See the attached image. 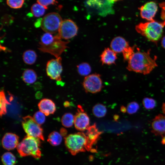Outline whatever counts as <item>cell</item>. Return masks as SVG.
Instances as JSON below:
<instances>
[{
  "label": "cell",
  "mask_w": 165,
  "mask_h": 165,
  "mask_svg": "<svg viewBox=\"0 0 165 165\" xmlns=\"http://www.w3.org/2000/svg\"><path fill=\"white\" fill-rule=\"evenodd\" d=\"M127 69L144 75L150 73L157 66L154 59L150 56V51L134 52L128 61Z\"/></svg>",
  "instance_id": "cell-1"
},
{
  "label": "cell",
  "mask_w": 165,
  "mask_h": 165,
  "mask_svg": "<svg viewBox=\"0 0 165 165\" xmlns=\"http://www.w3.org/2000/svg\"><path fill=\"white\" fill-rule=\"evenodd\" d=\"M165 26V20L162 22L154 20L140 23L136 26L135 29L150 41L157 42L162 36Z\"/></svg>",
  "instance_id": "cell-2"
},
{
  "label": "cell",
  "mask_w": 165,
  "mask_h": 165,
  "mask_svg": "<svg viewBox=\"0 0 165 165\" xmlns=\"http://www.w3.org/2000/svg\"><path fill=\"white\" fill-rule=\"evenodd\" d=\"M40 146V139L27 135L19 143L17 150L21 156H30L38 159L41 156Z\"/></svg>",
  "instance_id": "cell-3"
},
{
  "label": "cell",
  "mask_w": 165,
  "mask_h": 165,
  "mask_svg": "<svg viewBox=\"0 0 165 165\" xmlns=\"http://www.w3.org/2000/svg\"><path fill=\"white\" fill-rule=\"evenodd\" d=\"M65 146L73 155L88 150V141L82 132L71 134L64 138Z\"/></svg>",
  "instance_id": "cell-4"
},
{
  "label": "cell",
  "mask_w": 165,
  "mask_h": 165,
  "mask_svg": "<svg viewBox=\"0 0 165 165\" xmlns=\"http://www.w3.org/2000/svg\"><path fill=\"white\" fill-rule=\"evenodd\" d=\"M62 21L59 14L55 12L50 13L41 19L40 26L46 32L55 34L58 32Z\"/></svg>",
  "instance_id": "cell-5"
},
{
  "label": "cell",
  "mask_w": 165,
  "mask_h": 165,
  "mask_svg": "<svg viewBox=\"0 0 165 165\" xmlns=\"http://www.w3.org/2000/svg\"><path fill=\"white\" fill-rule=\"evenodd\" d=\"M22 126L25 133L29 136L44 140L43 129L35 121L33 117L27 116L23 118Z\"/></svg>",
  "instance_id": "cell-6"
},
{
  "label": "cell",
  "mask_w": 165,
  "mask_h": 165,
  "mask_svg": "<svg viewBox=\"0 0 165 165\" xmlns=\"http://www.w3.org/2000/svg\"><path fill=\"white\" fill-rule=\"evenodd\" d=\"M54 37V41L50 44L46 46L39 45L38 49L42 52L49 53L57 58L66 49L68 42L62 41L57 34Z\"/></svg>",
  "instance_id": "cell-7"
},
{
  "label": "cell",
  "mask_w": 165,
  "mask_h": 165,
  "mask_svg": "<svg viewBox=\"0 0 165 165\" xmlns=\"http://www.w3.org/2000/svg\"><path fill=\"white\" fill-rule=\"evenodd\" d=\"M83 86L86 92L96 93L100 92L103 87L101 75L94 73L86 76L84 79Z\"/></svg>",
  "instance_id": "cell-8"
},
{
  "label": "cell",
  "mask_w": 165,
  "mask_h": 165,
  "mask_svg": "<svg viewBox=\"0 0 165 165\" xmlns=\"http://www.w3.org/2000/svg\"><path fill=\"white\" fill-rule=\"evenodd\" d=\"M78 30V27L73 21L65 19L63 20L57 34L61 39H68L76 35Z\"/></svg>",
  "instance_id": "cell-9"
},
{
  "label": "cell",
  "mask_w": 165,
  "mask_h": 165,
  "mask_svg": "<svg viewBox=\"0 0 165 165\" xmlns=\"http://www.w3.org/2000/svg\"><path fill=\"white\" fill-rule=\"evenodd\" d=\"M46 69L47 75L50 79L61 81V74L63 70L61 57H60L48 61Z\"/></svg>",
  "instance_id": "cell-10"
},
{
  "label": "cell",
  "mask_w": 165,
  "mask_h": 165,
  "mask_svg": "<svg viewBox=\"0 0 165 165\" xmlns=\"http://www.w3.org/2000/svg\"><path fill=\"white\" fill-rule=\"evenodd\" d=\"M77 108V111L74 116L75 127L78 130L84 131L90 126V118L81 105H78Z\"/></svg>",
  "instance_id": "cell-11"
},
{
  "label": "cell",
  "mask_w": 165,
  "mask_h": 165,
  "mask_svg": "<svg viewBox=\"0 0 165 165\" xmlns=\"http://www.w3.org/2000/svg\"><path fill=\"white\" fill-rule=\"evenodd\" d=\"M151 130L156 136L165 135V115L159 114L156 116L152 121Z\"/></svg>",
  "instance_id": "cell-12"
},
{
  "label": "cell",
  "mask_w": 165,
  "mask_h": 165,
  "mask_svg": "<svg viewBox=\"0 0 165 165\" xmlns=\"http://www.w3.org/2000/svg\"><path fill=\"white\" fill-rule=\"evenodd\" d=\"M141 17L149 21L154 20L153 18L157 12L158 6L156 3L153 1L147 2L140 8Z\"/></svg>",
  "instance_id": "cell-13"
},
{
  "label": "cell",
  "mask_w": 165,
  "mask_h": 165,
  "mask_svg": "<svg viewBox=\"0 0 165 165\" xmlns=\"http://www.w3.org/2000/svg\"><path fill=\"white\" fill-rule=\"evenodd\" d=\"M102 133L98 130L96 123L88 128L85 133L88 141V151L93 150V146L97 142Z\"/></svg>",
  "instance_id": "cell-14"
},
{
  "label": "cell",
  "mask_w": 165,
  "mask_h": 165,
  "mask_svg": "<svg viewBox=\"0 0 165 165\" xmlns=\"http://www.w3.org/2000/svg\"><path fill=\"white\" fill-rule=\"evenodd\" d=\"M19 137L16 134L7 133L3 136L2 144L3 148L8 150L13 149L19 144Z\"/></svg>",
  "instance_id": "cell-15"
},
{
  "label": "cell",
  "mask_w": 165,
  "mask_h": 165,
  "mask_svg": "<svg viewBox=\"0 0 165 165\" xmlns=\"http://www.w3.org/2000/svg\"><path fill=\"white\" fill-rule=\"evenodd\" d=\"M38 106L40 111L46 116L54 114L56 110L54 103L49 99H42L38 103Z\"/></svg>",
  "instance_id": "cell-16"
},
{
  "label": "cell",
  "mask_w": 165,
  "mask_h": 165,
  "mask_svg": "<svg viewBox=\"0 0 165 165\" xmlns=\"http://www.w3.org/2000/svg\"><path fill=\"white\" fill-rule=\"evenodd\" d=\"M129 46L128 42L124 38L120 36L114 38L110 44L112 50L116 53H122Z\"/></svg>",
  "instance_id": "cell-17"
},
{
  "label": "cell",
  "mask_w": 165,
  "mask_h": 165,
  "mask_svg": "<svg viewBox=\"0 0 165 165\" xmlns=\"http://www.w3.org/2000/svg\"><path fill=\"white\" fill-rule=\"evenodd\" d=\"M100 57L102 64L108 65L115 64L117 58L116 53L109 48L105 49Z\"/></svg>",
  "instance_id": "cell-18"
},
{
  "label": "cell",
  "mask_w": 165,
  "mask_h": 165,
  "mask_svg": "<svg viewBox=\"0 0 165 165\" xmlns=\"http://www.w3.org/2000/svg\"><path fill=\"white\" fill-rule=\"evenodd\" d=\"M22 78L25 83L31 84L36 81L37 79V75L33 69H27L23 72Z\"/></svg>",
  "instance_id": "cell-19"
},
{
  "label": "cell",
  "mask_w": 165,
  "mask_h": 165,
  "mask_svg": "<svg viewBox=\"0 0 165 165\" xmlns=\"http://www.w3.org/2000/svg\"><path fill=\"white\" fill-rule=\"evenodd\" d=\"M37 57V55L35 52L31 50L25 51L22 55L24 62L29 65L33 64L36 61Z\"/></svg>",
  "instance_id": "cell-20"
},
{
  "label": "cell",
  "mask_w": 165,
  "mask_h": 165,
  "mask_svg": "<svg viewBox=\"0 0 165 165\" xmlns=\"http://www.w3.org/2000/svg\"><path fill=\"white\" fill-rule=\"evenodd\" d=\"M62 136L57 131H54L49 135L47 141L52 145L53 146L58 145L62 142Z\"/></svg>",
  "instance_id": "cell-21"
},
{
  "label": "cell",
  "mask_w": 165,
  "mask_h": 165,
  "mask_svg": "<svg viewBox=\"0 0 165 165\" xmlns=\"http://www.w3.org/2000/svg\"><path fill=\"white\" fill-rule=\"evenodd\" d=\"M92 112L94 115L98 118L104 117L107 112V109L104 105L100 103L95 105L93 108Z\"/></svg>",
  "instance_id": "cell-22"
},
{
  "label": "cell",
  "mask_w": 165,
  "mask_h": 165,
  "mask_svg": "<svg viewBox=\"0 0 165 165\" xmlns=\"http://www.w3.org/2000/svg\"><path fill=\"white\" fill-rule=\"evenodd\" d=\"M1 160L4 165H14L16 162L15 156L9 152L4 153L1 157Z\"/></svg>",
  "instance_id": "cell-23"
},
{
  "label": "cell",
  "mask_w": 165,
  "mask_h": 165,
  "mask_svg": "<svg viewBox=\"0 0 165 165\" xmlns=\"http://www.w3.org/2000/svg\"><path fill=\"white\" fill-rule=\"evenodd\" d=\"M74 116L71 113H65L61 119V122L64 127L69 128L72 127L74 123Z\"/></svg>",
  "instance_id": "cell-24"
},
{
  "label": "cell",
  "mask_w": 165,
  "mask_h": 165,
  "mask_svg": "<svg viewBox=\"0 0 165 165\" xmlns=\"http://www.w3.org/2000/svg\"><path fill=\"white\" fill-rule=\"evenodd\" d=\"M10 104V103L6 99L3 90H1L0 92V114L1 117L6 113L7 105Z\"/></svg>",
  "instance_id": "cell-25"
},
{
  "label": "cell",
  "mask_w": 165,
  "mask_h": 165,
  "mask_svg": "<svg viewBox=\"0 0 165 165\" xmlns=\"http://www.w3.org/2000/svg\"><path fill=\"white\" fill-rule=\"evenodd\" d=\"M46 9L38 3L33 4L31 7V12L35 17H40L44 15Z\"/></svg>",
  "instance_id": "cell-26"
},
{
  "label": "cell",
  "mask_w": 165,
  "mask_h": 165,
  "mask_svg": "<svg viewBox=\"0 0 165 165\" xmlns=\"http://www.w3.org/2000/svg\"><path fill=\"white\" fill-rule=\"evenodd\" d=\"M77 71L79 74L82 76H87L91 72L90 65L86 63H82L77 66Z\"/></svg>",
  "instance_id": "cell-27"
},
{
  "label": "cell",
  "mask_w": 165,
  "mask_h": 165,
  "mask_svg": "<svg viewBox=\"0 0 165 165\" xmlns=\"http://www.w3.org/2000/svg\"><path fill=\"white\" fill-rule=\"evenodd\" d=\"M54 39V36H53L51 34L46 32L41 37L39 45L44 46L48 45L52 42Z\"/></svg>",
  "instance_id": "cell-28"
},
{
  "label": "cell",
  "mask_w": 165,
  "mask_h": 165,
  "mask_svg": "<svg viewBox=\"0 0 165 165\" xmlns=\"http://www.w3.org/2000/svg\"><path fill=\"white\" fill-rule=\"evenodd\" d=\"M142 103L144 107L147 110L152 109L156 105V102L155 100L152 98L148 97L143 99Z\"/></svg>",
  "instance_id": "cell-29"
},
{
  "label": "cell",
  "mask_w": 165,
  "mask_h": 165,
  "mask_svg": "<svg viewBox=\"0 0 165 165\" xmlns=\"http://www.w3.org/2000/svg\"><path fill=\"white\" fill-rule=\"evenodd\" d=\"M140 108L139 104L137 102L133 101L128 103L126 107L127 112L130 115L137 112Z\"/></svg>",
  "instance_id": "cell-30"
},
{
  "label": "cell",
  "mask_w": 165,
  "mask_h": 165,
  "mask_svg": "<svg viewBox=\"0 0 165 165\" xmlns=\"http://www.w3.org/2000/svg\"><path fill=\"white\" fill-rule=\"evenodd\" d=\"M24 1V0H8L6 1V3L11 8L17 9L22 7Z\"/></svg>",
  "instance_id": "cell-31"
},
{
  "label": "cell",
  "mask_w": 165,
  "mask_h": 165,
  "mask_svg": "<svg viewBox=\"0 0 165 165\" xmlns=\"http://www.w3.org/2000/svg\"><path fill=\"white\" fill-rule=\"evenodd\" d=\"M33 118L35 122L40 125L44 123L46 120L45 115L40 111L35 113Z\"/></svg>",
  "instance_id": "cell-32"
},
{
  "label": "cell",
  "mask_w": 165,
  "mask_h": 165,
  "mask_svg": "<svg viewBox=\"0 0 165 165\" xmlns=\"http://www.w3.org/2000/svg\"><path fill=\"white\" fill-rule=\"evenodd\" d=\"M134 53V47L129 46L122 52L124 60L128 61Z\"/></svg>",
  "instance_id": "cell-33"
},
{
  "label": "cell",
  "mask_w": 165,
  "mask_h": 165,
  "mask_svg": "<svg viewBox=\"0 0 165 165\" xmlns=\"http://www.w3.org/2000/svg\"><path fill=\"white\" fill-rule=\"evenodd\" d=\"M37 3L40 4L46 9L48 8V6L50 5H54L58 3V2L54 0H38L37 1Z\"/></svg>",
  "instance_id": "cell-34"
},
{
  "label": "cell",
  "mask_w": 165,
  "mask_h": 165,
  "mask_svg": "<svg viewBox=\"0 0 165 165\" xmlns=\"http://www.w3.org/2000/svg\"><path fill=\"white\" fill-rule=\"evenodd\" d=\"M67 133L66 130L63 128H62L60 130V134L63 136H65Z\"/></svg>",
  "instance_id": "cell-35"
},
{
  "label": "cell",
  "mask_w": 165,
  "mask_h": 165,
  "mask_svg": "<svg viewBox=\"0 0 165 165\" xmlns=\"http://www.w3.org/2000/svg\"><path fill=\"white\" fill-rule=\"evenodd\" d=\"M161 44L162 46L165 49V36L162 38Z\"/></svg>",
  "instance_id": "cell-36"
},
{
  "label": "cell",
  "mask_w": 165,
  "mask_h": 165,
  "mask_svg": "<svg viewBox=\"0 0 165 165\" xmlns=\"http://www.w3.org/2000/svg\"><path fill=\"white\" fill-rule=\"evenodd\" d=\"M120 111L123 113H125L127 112V108L124 106H122L120 108Z\"/></svg>",
  "instance_id": "cell-37"
},
{
  "label": "cell",
  "mask_w": 165,
  "mask_h": 165,
  "mask_svg": "<svg viewBox=\"0 0 165 165\" xmlns=\"http://www.w3.org/2000/svg\"><path fill=\"white\" fill-rule=\"evenodd\" d=\"M162 110L163 114L165 115V102L163 103L162 104Z\"/></svg>",
  "instance_id": "cell-38"
},
{
  "label": "cell",
  "mask_w": 165,
  "mask_h": 165,
  "mask_svg": "<svg viewBox=\"0 0 165 165\" xmlns=\"http://www.w3.org/2000/svg\"><path fill=\"white\" fill-rule=\"evenodd\" d=\"M70 105V103L68 101H66L64 103V105L65 107H68Z\"/></svg>",
  "instance_id": "cell-39"
}]
</instances>
